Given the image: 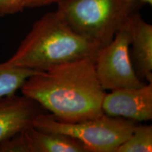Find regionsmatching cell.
Returning a JSON list of instances; mask_svg holds the SVG:
<instances>
[{
  "instance_id": "cell-1",
  "label": "cell",
  "mask_w": 152,
  "mask_h": 152,
  "mask_svg": "<svg viewBox=\"0 0 152 152\" xmlns=\"http://www.w3.org/2000/svg\"><path fill=\"white\" fill-rule=\"evenodd\" d=\"M95 58H85L37 71L20 87L22 94L64 122L103 115L106 90L95 71Z\"/></svg>"
},
{
  "instance_id": "cell-2",
  "label": "cell",
  "mask_w": 152,
  "mask_h": 152,
  "mask_svg": "<svg viewBox=\"0 0 152 152\" xmlns=\"http://www.w3.org/2000/svg\"><path fill=\"white\" fill-rule=\"evenodd\" d=\"M101 48L75 32L56 10L36 20L14 54L3 63L9 67L43 71L64 63L95 58Z\"/></svg>"
},
{
  "instance_id": "cell-3",
  "label": "cell",
  "mask_w": 152,
  "mask_h": 152,
  "mask_svg": "<svg viewBox=\"0 0 152 152\" xmlns=\"http://www.w3.org/2000/svg\"><path fill=\"white\" fill-rule=\"evenodd\" d=\"M56 10L81 35L103 47L135 12L136 0H58Z\"/></svg>"
},
{
  "instance_id": "cell-4",
  "label": "cell",
  "mask_w": 152,
  "mask_h": 152,
  "mask_svg": "<svg viewBox=\"0 0 152 152\" xmlns=\"http://www.w3.org/2000/svg\"><path fill=\"white\" fill-rule=\"evenodd\" d=\"M136 125L134 121L104 113L73 123L57 120L50 113H42L33 123L34 128L39 130L61 133L76 139L87 152H115Z\"/></svg>"
},
{
  "instance_id": "cell-5",
  "label": "cell",
  "mask_w": 152,
  "mask_h": 152,
  "mask_svg": "<svg viewBox=\"0 0 152 152\" xmlns=\"http://www.w3.org/2000/svg\"><path fill=\"white\" fill-rule=\"evenodd\" d=\"M130 33L125 26L95 57V71L104 90L113 91L143 85L134 71L130 52Z\"/></svg>"
},
{
  "instance_id": "cell-6",
  "label": "cell",
  "mask_w": 152,
  "mask_h": 152,
  "mask_svg": "<svg viewBox=\"0 0 152 152\" xmlns=\"http://www.w3.org/2000/svg\"><path fill=\"white\" fill-rule=\"evenodd\" d=\"M103 113L134 121L152 119V82L137 87L123 88L105 94L102 101Z\"/></svg>"
},
{
  "instance_id": "cell-7",
  "label": "cell",
  "mask_w": 152,
  "mask_h": 152,
  "mask_svg": "<svg viewBox=\"0 0 152 152\" xmlns=\"http://www.w3.org/2000/svg\"><path fill=\"white\" fill-rule=\"evenodd\" d=\"M44 109L31 99L16 94L0 98V142L33 126Z\"/></svg>"
},
{
  "instance_id": "cell-8",
  "label": "cell",
  "mask_w": 152,
  "mask_h": 152,
  "mask_svg": "<svg viewBox=\"0 0 152 152\" xmlns=\"http://www.w3.org/2000/svg\"><path fill=\"white\" fill-rule=\"evenodd\" d=\"M132 46L131 59L134 71L142 81L152 82V26L137 12L126 22Z\"/></svg>"
},
{
  "instance_id": "cell-9",
  "label": "cell",
  "mask_w": 152,
  "mask_h": 152,
  "mask_svg": "<svg viewBox=\"0 0 152 152\" xmlns=\"http://www.w3.org/2000/svg\"><path fill=\"white\" fill-rule=\"evenodd\" d=\"M26 132L30 152H87L78 140L66 134L41 131L33 126Z\"/></svg>"
},
{
  "instance_id": "cell-10",
  "label": "cell",
  "mask_w": 152,
  "mask_h": 152,
  "mask_svg": "<svg viewBox=\"0 0 152 152\" xmlns=\"http://www.w3.org/2000/svg\"><path fill=\"white\" fill-rule=\"evenodd\" d=\"M37 71L28 68L9 67L0 63V98L14 94L28 77Z\"/></svg>"
},
{
  "instance_id": "cell-11",
  "label": "cell",
  "mask_w": 152,
  "mask_h": 152,
  "mask_svg": "<svg viewBox=\"0 0 152 152\" xmlns=\"http://www.w3.org/2000/svg\"><path fill=\"white\" fill-rule=\"evenodd\" d=\"M152 151V126L136 125L132 132L115 152H151Z\"/></svg>"
},
{
  "instance_id": "cell-12",
  "label": "cell",
  "mask_w": 152,
  "mask_h": 152,
  "mask_svg": "<svg viewBox=\"0 0 152 152\" xmlns=\"http://www.w3.org/2000/svg\"><path fill=\"white\" fill-rule=\"evenodd\" d=\"M26 131L16 133L0 142V152H30Z\"/></svg>"
},
{
  "instance_id": "cell-13",
  "label": "cell",
  "mask_w": 152,
  "mask_h": 152,
  "mask_svg": "<svg viewBox=\"0 0 152 152\" xmlns=\"http://www.w3.org/2000/svg\"><path fill=\"white\" fill-rule=\"evenodd\" d=\"M28 0H0V17L14 15L26 9Z\"/></svg>"
},
{
  "instance_id": "cell-14",
  "label": "cell",
  "mask_w": 152,
  "mask_h": 152,
  "mask_svg": "<svg viewBox=\"0 0 152 152\" xmlns=\"http://www.w3.org/2000/svg\"><path fill=\"white\" fill-rule=\"evenodd\" d=\"M58 1V0H28L26 4V9L39 8L56 4Z\"/></svg>"
},
{
  "instance_id": "cell-15",
  "label": "cell",
  "mask_w": 152,
  "mask_h": 152,
  "mask_svg": "<svg viewBox=\"0 0 152 152\" xmlns=\"http://www.w3.org/2000/svg\"><path fill=\"white\" fill-rule=\"evenodd\" d=\"M139 4H152V0H136Z\"/></svg>"
}]
</instances>
